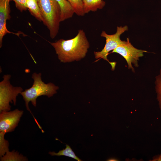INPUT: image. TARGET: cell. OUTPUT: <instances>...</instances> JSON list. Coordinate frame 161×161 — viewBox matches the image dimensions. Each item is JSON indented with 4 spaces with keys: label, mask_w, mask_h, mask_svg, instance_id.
I'll list each match as a JSON object with an SVG mask.
<instances>
[{
    "label": "cell",
    "mask_w": 161,
    "mask_h": 161,
    "mask_svg": "<svg viewBox=\"0 0 161 161\" xmlns=\"http://www.w3.org/2000/svg\"><path fill=\"white\" fill-rule=\"evenodd\" d=\"M9 0H0V47L2 46L4 36L7 33L17 34L9 31L6 27V22L11 18L10 8Z\"/></svg>",
    "instance_id": "obj_8"
},
{
    "label": "cell",
    "mask_w": 161,
    "mask_h": 161,
    "mask_svg": "<svg viewBox=\"0 0 161 161\" xmlns=\"http://www.w3.org/2000/svg\"><path fill=\"white\" fill-rule=\"evenodd\" d=\"M24 112L16 109L10 111H2L0 114V137L13 131L18 126Z\"/></svg>",
    "instance_id": "obj_7"
},
{
    "label": "cell",
    "mask_w": 161,
    "mask_h": 161,
    "mask_svg": "<svg viewBox=\"0 0 161 161\" xmlns=\"http://www.w3.org/2000/svg\"><path fill=\"white\" fill-rule=\"evenodd\" d=\"M151 161H161V153L160 155L155 156L153 157V159Z\"/></svg>",
    "instance_id": "obj_18"
},
{
    "label": "cell",
    "mask_w": 161,
    "mask_h": 161,
    "mask_svg": "<svg viewBox=\"0 0 161 161\" xmlns=\"http://www.w3.org/2000/svg\"><path fill=\"white\" fill-rule=\"evenodd\" d=\"M83 1L85 14L102 9L106 4L105 2L103 0H83Z\"/></svg>",
    "instance_id": "obj_10"
},
{
    "label": "cell",
    "mask_w": 161,
    "mask_h": 161,
    "mask_svg": "<svg viewBox=\"0 0 161 161\" xmlns=\"http://www.w3.org/2000/svg\"><path fill=\"white\" fill-rule=\"evenodd\" d=\"M42 22L49 30L50 38H54L59 31L61 8L55 0H37Z\"/></svg>",
    "instance_id": "obj_3"
},
{
    "label": "cell",
    "mask_w": 161,
    "mask_h": 161,
    "mask_svg": "<svg viewBox=\"0 0 161 161\" xmlns=\"http://www.w3.org/2000/svg\"><path fill=\"white\" fill-rule=\"evenodd\" d=\"M147 52L145 50L138 49L134 47L130 43L129 38L113 50L112 52L117 53L122 56L126 60L129 69L134 72L133 67V64L136 67H138V62L140 57L143 56V53Z\"/></svg>",
    "instance_id": "obj_6"
},
{
    "label": "cell",
    "mask_w": 161,
    "mask_h": 161,
    "mask_svg": "<svg viewBox=\"0 0 161 161\" xmlns=\"http://www.w3.org/2000/svg\"><path fill=\"white\" fill-rule=\"evenodd\" d=\"M118 160L115 158H111L107 160V161H117Z\"/></svg>",
    "instance_id": "obj_19"
},
{
    "label": "cell",
    "mask_w": 161,
    "mask_h": 161,
    "mask_svg": "<svg viewBox=\"0 0 161 161\" xmlns=\"http://www.w3.org/2000/svg\"><path fill=\"white\" fill-rule=\"evenodd\" d=\"M128 30L127 26L123 27H117L116 32L112 35H109L105 31H103L100 34L101 37L106 39V43L104 48L99 52H94V54L96 59L102 58L109 62L112 66V69L114 70L116 65L115 62H110L107 59L109 52L113 50L118 46L122 44L123 41L120 38V35Z\"/></svg>",
    "instance_id": "obj_5"
},
{
    "label": "cell",
    "mask_w": 161,
    "mask_h": 161,
    "mask_svg": "<svg viewBox=\"0 0 161 161\" xmlns=\"http://www.w3.org/2000/svg\"><path fill=\"white\" fill-rule=\"evenodd\" d=\"M59 4L61 11V21L71 18L74 13L69 3L67 0H55Z\"/></svg>",
    "instance_id": "obj_9"
},
{
    "label": "cell",
    "mask_w": 161,
    "mask_h": 161,
    "mask_svg": "<svg viewBox=\"0 0 161 161\" xmlns=\"http://www.w3.org/2000/svg\"><path fill=\"white\" fill-rule=\"evenodd\" d=\"M28 9L31 14L40 21H42L37 0H26Z\"/></svg>",
    "instance_id": "obj_11"
},
{
    "label": "cell",
    "mask_w": 161,
    "mask_h": 161,
    "mask_svg": "<svg viewBox=\"0 0 161 161\" xmlns=\"http://www.w3.org/2000/svg\"><path fill=\"white\" fill-rule=\"evenodd\" d=\"M10 1H13L16 7L21 12L26 11L28 9L26 0H9Z\"/></svg>",
    "instance_id": "obj_17"
},
{
    "label": "cell",
    "mask_w": 161,
    "mask_h": 161,
    "mask_svg": "<svg viewBox=\"0 0 161 161\" xmlns=\"http://www.w3.org/2000/svg\"><path fill=\"white\" fill-rule=\"evenodd\" d=\"M49 154L52 156H64L73 158L78 161H82L77 157L70 147L68 145L66 144V148L64 149L60 150L58 153L55 152H49Z\"/></svg>",
    "instance_id": "obj_13"
},
{
    "label": "cell",
    "mask_w": 161,
    "mask_h": 161,
    "mask_svg": "<svg viewBox=\"0 0 161 161\" xmlns=\"http://www.w3.org/2000/svg\"><path fill=\"white\" fill-rule=\"evenodd\" d=\"M11 75H4L3 80L0 83V112L9 111L10 110V103L13 102L16 105V97L23 91L20 87H14L10 83Z\"/></svg>",
    "instance_id": "obj_4"
},
{
    "label": "cell",
    "mask_w": 161,
    "mask_h": 161,
    "mask_svg": "<svg viewBox=\"0 0 161 161\" xmlns=\"http://www.w3.org/2000/svg\"><path fill=\"white\" fill-rule=\"evenodd\" d=\"M27 158L23 155L19 154V153L13 151H7L2 157H0V161H27Z\"/></svg>",
    "instance_id": "obj_12"
},
{
    "label": "cell",
    "mask_w": 161,
    "mask_h": 161,
    "mask_svg": "<svg viewBox=\"0 0 161 161\" xmlns=\"http://www.w3.org/2000/svg\"><path fill=\"white\" fill-rule=\"evenodd\" d=\"M71 5L74 13L77 16H83L85 14L83 0H67Z\"/></svg>",
    "instance_id": "obj_14"
},
{
    "label": "cell",
    "mask_w": 161,
    "mask_h": 161,
    "mask_svg": "<svg viewBox=\"0 0 161 161\" xmlns=\"http://www.w3.org/2000/svg\"><path fill=\"white\" fill-rule=\"evenodd\" d=\"M41 75L40 73L38 74L35 72L33 73L32 77L34 80V82L32 86L20 93L25 101L27 110L32 115L38 126H40L39 124L29 108V102L31 101L32 105L36 107V99L38 97L44 95L50 97L57 93L56 91L59 88L58 86L51 83H45L41 80Z\"/></svg>",
    "instance_id": "obj_2"
},
{
    "label": "cell",
    "mask_w": 161,
    "mask_h": 161,
    "mask_svg": "<svg viewBox=\"0 0 161 161\" xmlns=\"http://www.w3.org/2000/svg\"><path fill=\"white\" fill-rule=\"evenodd\" d=\"M154 83L157 99L159 108L161 110V68L159 71V74L155 77Z\"/></svg>",
    "instance_id": "obj_15"
},
{
    "label": "cell",
    "mask_w": 161,
    "mask_h": 161,
    "mask_svg": "<svg viewBox=\"0 0 161 161\" xmlns=\"http://www.w3.org/2000/svg\"><path fill=\"white\" fill-rule=\"evenodd\" d=\"M8 141L5 138L0 139V156L1 157L9 151Z\"/></svg>",
    "instance_id": "obj_16"
},
{
    "label": "cell",
    "mask_w": 161,
    "mask_h": 161,
    "mask_svg": "<svg viewBox=\"0 0 161 161\" xmlns=\"http://www.w3.org/2000/svg\"><path fill=\"white\" fill-rule=\"evenodd\" d=\"M49 42L54 48L58 59L63 63L78 61L83 58L90 47L85 32L81 29L72 38L61 39L55 42Z\"/></svg>",
    "instance_id": "obj_1"
}]
</instances>
